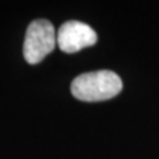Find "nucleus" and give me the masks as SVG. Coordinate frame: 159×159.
<instances>
[{
  "mask_svg": "<svg viewBox=\"0 0 159 159\" xmlns=\"http://www.w3.org/2000/svg\"><path fill=\"white\" fill-rule=\"evenodd\" d=\"M70 90L80 101H106L121 93L122 80L111 70L89 72L73 80Z\"/></svg>",
  "mask_w": 159,
  "mask_h": 159,
  "instance_id": "f257e3e1",
  "label": "nucleus"
},
{
  "mask_svg": "<svg viewBox=\"0 0 159 159\" xmlns=\"http://www.w3.org/2000/svg\"><path fill=\"white\" fill-rule=\"evenodd\" d=\"M57 44V33L48 20H34L29 24L24 40V58L28 64H37L51 53Z\"/></svg>",
  "mask_w": 159,
  "mask_h": 159,
  "instance_id": "f03ea898",
  "label": "nucleus"
},
{
  "mask_svg": "<svg viewBox=\"0 0 159 159\" xmlns=\"http://www.w3.org/2000/svg\"><path fill=\"white\" fill-rule=\"evenodd\" d=\"M97 43V33L81 21H66L57 31V45L65 53H76Z\"/></svg>",
  "mask_w": 159,
  "mask_h": 159,
  "instance_id": "7ed1b4c3",
  "label": "nucleus"
}]
</instances>
